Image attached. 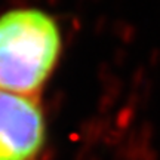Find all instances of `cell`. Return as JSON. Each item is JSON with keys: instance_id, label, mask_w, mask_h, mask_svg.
Returning <instances> with one entry per match:
<instances>
[{"instance_id": "3957f363", "label": "cell", "mask_w": 160, "mask_h": 160, "mask_svg": "<svg viewBox=\"0 0 160 160\" xmlns=\"http://www.w3.org/2000/svg\"><path fill=\"white\" fill-rule=\"evenodd\" d=\"M113 33L119 37L123 43H132L137 37V30L123 21H116L113 24Z\"/></svg>"}, {"instance_id": "6da1fadb", "label": "cell", "mask_w": 160, "mask_h": 160, "mask_svg": "<svg viewBox=\"0 0 160 160\" xmlns=\"http://www.w3.org/2000/svg\"><path fill=\"white\" fill-rule=\"evenodd\" d=\"M61 55L57 21L39 9L0 17V91L39 97Z\"/></svg>"}, {"instance_id": "277c9868", "label": "cell", "mask_w": 160, "mask_h": 160, "mask_svg": "<svg viewBox=\"0 0 160 160\" xmlns=\"http://www.w3.org/2000/svg\"><path fill=\"white\" fill-rule=\"evenodd\" d=\"M145 77H147V76H145V68H144V67H138V68L133 71V74H132V83L135 86H138L139 83H142Z\"/></svg>"}, {"instance_id": "52a82bcc", "label": "cell", "mask_w": 160, "mask_h": 160, "mask_svg": "<svg viewBox=\"0 0 160 160\" xmlns=\"http://www.w3.org/2000/svg\"><path fill=\"white\" fill-rule=\"evenodd\" d=\"M107 24H108V21H107V18H99V21H98L97 24V31L98 33H101V31H104V30H107Z\"/></svg>"}, {"instance_id": "7a4b0ae2", "label": "cell", "mask_w": 160, "mask_h": 160, "mask_svg": "<svg viewBox=\"0 0 160 160\" xmlns=\"http://www.w3.org/2000/svg\"><path fill=\"white\" fill-rule=\"evenodd\" d=\"M46 138L40 98L0 91V160H37Z\"/></svg>"}, {"instance_id": "5b68a950", "label": "cell", "mask_w": 160, "mask_h": 160, "mask_svg": "<svg viewBox=\"0 0 160 160\" xmlns=\"http://www.w3.org/2000/svg\"><path fill=\"white\" fill-rule=\"evenodd\" d=\"M128 61V52L126 51H122V49H119V51H116L114 53V62L117 64V65H125V62Z\"/></svg>"}, {"instance_id": "8992f818", "label": "cell", "mask_w": 160, "mask_h": 160, "mask_svg": "<svg viewBox=\"0 0 160 160\" xmlns=\"http://www.w3.org/2000/svg\"><path fill=\"white\" fill-rule=\"evenodd\" d=\"M148 62H150V65H151L153 68H156V67H159L160 65V51L159 49H154V51L150 53Z\"/></svg>"}]
</instances>
